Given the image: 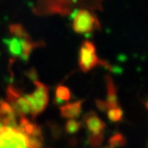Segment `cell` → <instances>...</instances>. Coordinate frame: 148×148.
<instances>
[{
    "mask_svg": "<svg viewBox=\"0 0 148 148\" xmlns=\"http://www.w3.org/2000/svg\"><path fill=\"white\" fill-rule=\"evenodd\" d=\"M99 27L97 16L86 9L77 10L72 18V29L78 34L91 33Z\"/></svg>",
    "mask_w": 148,
    "mask_h": 148,
    "instance_id": "cell-1",
    "label": "cell"
},
{
    "mask_svg": "<svg viewBox=\"0 0 148 148\" xmlns=\"http://www.w3.org/2000/svg\"><path fill=\"white\" fill-rule=\"evenodd\" d=\"M12 31L17 35V38H12L11 39H6V45L9 52L14 56L27 57L31 50L33 49V44L24 38V31L20 26H14Z\"/></svg>",
    "mask_w": 148,
    "mask_h": 148,
    "instance_id": "cell-2",
    "label": "cell"
},
{
    "mask_svg": "<svg viewBox=\"0 0 148 148\" xmlns=\"http://www.w3.org/2000/svg\"><path fill=\"white\" fill-rule=\"evenodd\" d=\"M28 137L18 128L2 126L0 129V148H28Z\"/></svg>",
    "mask_w": 148,
    "mask_h": 148,
    "instance_id": "cell-3",
    "label": "cell"
},
{
    "mask_svg": "<svg viewBox=\"0 0 148 148\" xmlns=\"http://www.w3.org/2000/svg\"><path fill=\"white\" fill-rule=\"evenodd\" d=\"M35 86L36 88L34 91L25 96L30 107V113L32 114L33 118L43 112L48 103L47 87L39 81H35Z\"/></svg>",
    "mask_w": 148,
    "mask_h": 148,
    "instance_id": "cell-4",
    "label": "cell"
},
{
    "mask_svg": "<svg viewBox=\"0 0 148 148\" xmlns=\"http://www.w3.org/2000/svg\"><path fill=\"white\" fill-rule=\"evenodd\" d=\"M100 60L97 55L96 47L90 41H84L79 52V66L84 72L94 69L99 64Z\"/></svg>",
    "mask_w": 148,
    "mask_h": 148,
    "instance_id": "cell-5",
    "label": "cell"
},
{
    "mask_svg": "<svg viewBox=\"0 0 148 148\" xmlns=\"http://www.w3.org/2000/svg\"><path fill=\"white\" fill-rule=\"evenodd\" d=\"M7 100L15 114L21 118L30 113V107L25 96H23L14 87H9L7 89Z\"/></svg>",
    "mask_w": 148,
    "mask_h": 148,
    "instance_id": "cell-6",
    "label": "cell"
},
{
    "mask_svg": "<svg viewBox=\"0 0 148 148\" xmlns=\"http://www.w3.org/2000/svg\"><path fill=\"white\" fill-rule=\"evenodd\" d=\"M0 123L2 126L17 128L16 114L10 103L5 100H0Z\"/></svg>",
    "mask_w": 148,
    "mask_h": 148,
    "instance_id": "cell-7",
    "label": "cell"
},
{
    "mask_svg": "<svg viewBox=\"0 0 148 148\" xmlns=\"http://www.w3.org/2000/svg\"><path fill=\"white\" fill-rule=\"evenodd\" d=\"M85 124L90 134L97 135L103 134V130L105 128V123L95 112H88L85 116Z\"/></svg>",
    "mask_w": 148,
    "mask_h": 148,
    "instance_id": "cell-8",
    "label": "cell"
},
{
    "mask_svg": "<svg viewBox=\"0 0 148 148\" xmlns=\"http://www.w3.org/2000/svg\"><path fill=\"white\" fill-rule=\"evenodd\" d=\"M17 128L27 136L42 138V130L40 127L35 124L34 122L29 121L25 117L21 118L20 124L19 126H17Z\"/></svg>",
    "mask_w": 148,
    "mask_h": 148,
    "instance_id": "cell-9",
    "label": "cell"
},
{
    "mask_svg": "<svg viewBox=\"0 0 148 148\" xmlns=\"http://www.w3.org/2000/svg\"><path fill=\"white\" fill-rule=\"evenodd\" d=\"M82 103L83 101H77L62 105L60 108L61 115L68 120H74L75 118H78L81 112Z\"/></svg>",
    "mask_w": 148,
    "mask_h": 148,
    "instance_id": "cell-10",
    "label": "cell"
},
{
    "mask_svg": "<svg viewBox=\"0 0 148 148\" xmlns=\"http://www.w3.org/2000/svg\"><path fill=\"white\" fill-rule=\"evenodd\" d=\"M107 100L106 102H104L106 104L107 110L112 109V108H116L118 106V102H117V95H116V89L113 86L112 80L108 78L107 79Z\"/></svg>",
    "mask_w": 148,
    "mask_h": 148,
    "instance_id": "cell-11",
    "label": "cell"
},
{
    "mask_svg": "<svg viewBox=\"0 0 148 148\" xmlns=\"http://www.w3.org/2000/svg\"><path fill=\"white\" fill-rule=\"evenodd\" d=\"M56 97L57 102H67L71 99V92L70 89L64 86H59L56 91Z\"/></svg>",
    "mask_w": 148,
    "mask_h": 148,
    "instance_id": "cell-12",
    "label": "cell"
},
{
    "mask_svg": "<svg viewBox=\"0 0 148 148\" xmlns=\"http://www.w3.org/2000/svg\"><path fill=\"white\" fill-rule=\"evenodd\" d=\"M126 145V139L121 134H115L113 135L110 140H109V145L110 148H117L121 147Z\"/></svg>",
    "mask_w": 148,
    "mask_h": 148,
    "instance_id": "cell-13",
    "label": "cell"
},
{
    "mask_svg": "<svg viewBox=\"0 0 148 148\" xmlns=\"http://www.w3.org/2000/svg\"><path fill=\"white\" fill-rule=\"evenodd\" d=\"M80 128H81V122L76 120H69L65 124V131L70 135L77 133Z\"/></svg>",
    "mask_w": 148,
    "mask_h": 148,
    "instance_id": "cell-14",
    "label": "cell"
},
{
    "mask_svg": "<svg viewBox=\"0 0 148 148\" xmlns=\"http://www.w3.org/2000/svg\"><path fill=\"white\" fill-rule=\"evenodd\" d=\"M108 118L111 121L113 122H117L120 121L122 119L123 116V111L120 107H116V108H112L108 110Z\"/></svg>",
    "mask_w": 148,
    "mask_h": 148,
    "instance_id": "cell-15",
    "label": "cell"
},
{
    "mask_svg": "<svg viewBox=\"0 0 148 148\" xmlns=\"http://www.w3.org/2000/svg\"><path fill=\"white\" fill-rule=\"evenodd\" d=\"M28 137V148H41L42 147V138L38 137H32V136H27Z\"/></svg>",
    "mask_w": 148,
    "mask_h": 148,
    "instance_id": "cell-16",
    "label": "cell"
},
{
    "mask_svg": "<svg viewBox=\"0 0 148 148\" xmlns=\"http://www.w3.org/2000/svg\"><path fill=\"white\" fill-rule=\"evenodd\" d=\"M103 140V134H97V135H93L90 134L88 137V142L92 146H98L102 144Z\"/></svg>",
    "mask_w": 148,
    "mask_h": 148,
    "instance_id": "cell-17",
    "label": "cell"
},
{
    "mask_svg": "<svg viewBox=\"0 0 148 148\" xmlns=\"http://www.w3.org/2000/svg\"><path fill=\"white\" fill-rule=\"evenodd\" d=\"M1 127H2V124H1V123H0V129H1Z\"/></svg>",
    "mask_w": 148,
    "mask_h": 148,
    "instance_id": "cell-18",
    "label": "cell"
}]
</instances>
